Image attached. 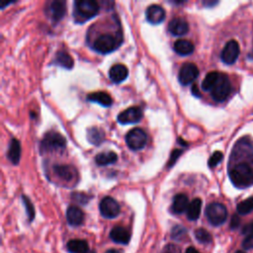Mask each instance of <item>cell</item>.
Masks as SVG:
<instances>
[{
	"mask_svg": "<svg viewBox=\"0 0 253 253\" xmlns=\"http://www.w3.org/2000/svg\"><path fill=\"white\" fill-rule=\"evenodd\" d=\"M229 178L236 188H248L253 185V169L247 162L237 163L229 170Z\"/></svg>",
	"mask_w": 253,
	"mask_h": 253,
	"instance_id": "1",
	"label": "cell"
},
{
	"mask_svg": "<svg viewBox=\"0 0 253 253\" xmlns=\"http://www.w3.org/2000/svg\"><path fill=\"white\" fill-rule=\"evenodd\" d=\"M99 4L94 0H77L74 2L75 17L77 21L83 22L88 20L99 12Z\"/></svg>",
	"mask_w": 253,
	"mask_h": 253,
	"instance_id": "2",
	"label": "cell"
},
{
	"mask_svg": "<svg viewBox=\"0 0 253 253\" xmlns=\"http://www.w3.org/2000/svg\"><path fill=\"white\" fill-rule=\"evenodd\" d=\"M66 140L64 136H62L59 132L56 131H48L46 132L40 145L41 152L44 151H52V150H58L65 147Z\"/></svg>",
	"mask_w": 253,
	"mask_h": 253,
	"instance_id": "3",
	"label": "cell"
},
{
	"mask_svg": "<svg viewBox=\"0 0 253 253\" xmlns=\"http://www.w3.org/2000/svg\"><path fill=\"white\" fill-rule=\"evenodd\" d=\"M206 216L209 222L214 226L222 224L227 217V210L220 203H211L206 208Z\"/></svg>",
	"mask_w": 253,
	"mask_h": 253,
	"instance_id": "4",
	"label": "cell"
},
{
	"mask_svg": "<svg viewBox=\"0 0 253 253\" xmlns=\"http://www.w3.org/2000/svg\"><path fill=\"white\" fill-rule=\"evenodd\" d=\"M231 91V84L227 75L219 73V77L214 84L213 88L211 90V95L215 102H223Z\"/></svg>",
	"mask_w": 253,
	"mask_h": 253,
	"instance_id": "5",
	"label": "cell"
},
{
	"mask_svg": "<svg viewBox=\"0 0 253 253\" xmlns=\"http://www.w3.org/2000/svg\"><path fill=\"white\" fill-rule=\"evenodd\" d=\"M146 133L139 127H134L130 129L126 135V142L127 146L132 150H139L143 148L146 144Z\"/></svg>",
	"mask_w": 253,
	"mask_h": 253,
	"instance_id": "6",
	"label": "cell"
},
{
	"mask_svg": "<svg viewBox=\"0 0 253 253\" xmlns=\"http://www.w3.org/2000/svg\"><path fill=\"white\" fill-rule=\"evenodd\" d=\"M99 210L101 214L106 218H114L116 217L121 211L119 203L112 197L106 196L104 197L99 205Z\"/></svg>",
	"mask_w": 253,
	"mask_h": 253,
	"instance_id": "7",
	"label": "cell"
},
{
	"mask_svg": "<svg viewBox=\"0 0 253 253\" xmlns=\"http://www.w3.org/2000/svg\"><path fill=\"white\" fill-rule=\"evenodd\" d=\"M117 46L116 39L110 34L100 35L94 42L93 47L99 53H109Z\"/></svg>",
	"mask_w": 253,
	"mask_h": 253,
	"instance_id": "8",
	"label": "cell"
},
{
	"mask_svg": "<svg viewBox=\"0 0 253 253\" xmlns=\"http://www.w3.org/2000/svg\"><path fill=\"white\" fill-rule=\"evenodd\" d=\"M199 76V69L193 62H185L178 73L179 82L182 85H189Z\"/></svg>",
	"mask_w": 253,
	"mask_h": 253,
	"instance_id": "9",
	"label": "cell"
},
{
	"mask_svg": "<svg viewBox=\"0 0 253 253\" xmlns=\"http://www.w3.org/2000/svg\"><path fill=\"white\" fill-rule=\"evenodd\" d=\"M55 175L62 181L71 183L76 182L78 179V173L75 167L67 164H56L53 166Z\"/></svg>",
	"mask_w": 253,
	"mask_h": 253,
	"instance_id": "10",
	"label": "cell"
},
{
	"mask_svg": "<svg viewBox=\"0 0 253 253\" xmlns=\"http://www.w3.org/2000/svg\"><path fill=\"white\" fill-rule=\"evenodd\" d=\"M239 52H240V48H239L238 42L234 40H230L225 43L220 53V58L224 63L232 64L236 61L239 55Z\"/></svg>",
	"mask_w": 253,
	"mask_h": 253,
	"instance_id": "11",
	"label": "cell"
},
{
	"mask_svg": "<svg viewBox=\"0 0 253 253\" xmlns=\"http://www.w3.org/2000/svg\"><path fill=\"white\" fill-rule=\"evenodd\" d=\"M142 118V111L139 107L133 106L129 107L118 115V122L126 125V124H135L138 123Z\"/></svg>",
	"mask_w": 253,
	"mask_h": 253,
	"instance_id": "12",
	"label": "cell"
},
{
	"mask_svg": "<svg viewBox=\"0 0 253 253\" xmlns=\"http://www.w3.org/2000/svg\"><path fill=\"white\" fill-rule=\"evenodd\" d=\"M145 17L150 24H159L164 20L165 11L162 6L158 4H152L146 8Z\"/></svg>",
	"mask_w": 253,
	"mask_h": 253,
	"instance_id": "13",
	"label": "cell"
},
{
	"mask_svg": "<svg viewBox=\"0 0 253 253\" xmlns=\"http://www.w3.org/2000/svg\"><path fill=\"white\" fill-rule=\"evenodd\" d=\"M66 12V5L64 1L54 0L48 4L47 14L55 22L61 20Z\"/></svg>",
	"mask_w": 253,
	"mask_h": 253,
	"instance_id": "14",
	"label": "cell"
},
{
	"mask_svg": "<svg viewBox=\"0 0 253 253\" xmlns=\"http://www.w3.org/2000/svg\"><path fill=\"white\" fill-rule=\"evenodd\" d=\"M168 31L173 36H183L189 31V25L185 19L176 17L170 20L168 24Z\"/></svg>",
	"mask_w": 253,
	"mask_h": 253,
	"instance_id": "15",
	"label": "cell"
},
{
	"mask_svg": "<svg viewBox=\"0 0 253 253\" xmlns=\"http://www.w3.org/2000/svg\"><path fill=\"white\" fill-rule=\"evenodd\" d=\"M66 219L70 225L78 226L82 224L84 220V213L78 207L69 206L66 210Z\"/></svg>",
	"mask_w": 253,
	"mask_h": 253,
	"instance_id": "16",
	"label": "cell"
},
{
	"mask_svg": "<svg viewBox=\"0 0 253 253\" xmlns=\"http://www.w3.org/2000/svg\"><path fill=\"white\" fill-rule=\"evenodd\" d=\"M110 238L120 244H127L130 239L129 231L123 226H114L110 232Z\"/></svg>",
	"mask_w": 253,
	"mask_h": 253,
	"instance_id": "17",
	"label": "cell"
},
{
	"mask_svg": "<svg viewBox=\"0 0 253 253\" xmlns=\"http://www.w3.org/2000/svg\"><path fill=\"white\" fill-rule=\"evenodd\" d=\"M128 74V70L126 65L122 63H116L111 66L109 70V76L110 79L115 83H120L124 81Z\"/></svg>",
	"mask_w": 253,
	"mask_h": 253,
	"instance_id": "18",
	"label": "cell"
},
{
	"mask_svg": "<svg viewBox=\"0 0 253 253\" xmlns=\"http://www.w3.org/2000/svg\"><path fill=\"white\" fill-rule=\"evenodd\" d=\"M189 204L190 203H189L187 195L183 194V193H179V194L175 195L173 198V202L171 205V211L177 214L182 213L185 211H187Z\"/></svg>",
	"mask_w": 253,
	"mask_h": 253,
	"instance_id": "19",
	"label": "cell"
},
{
	"mask_svg": "<svg viewBox=\"0 0 253 253\" xmlns=\"http://www.w3.org/2000/svg\"><path fill=\"white\" fill-rule=\"evenodd\" d=\"M87 100L98 103L104 107H110L113 104L112 97L107 92H104V91H97V92L90 93L87 96Z\"/></svg>",
	"mask_w": 253,
	"mask_h": 253,
	"instance_id": "20",
	"label": "cell"
},
{
	"mask_svg": "<svg viewBox=\"0 0 253 253\" xmlns=\"http://www.w3.org/2000/svg\"><path fill=\"white\" fill-rule=\"evenodd\" d=\"M173 48L180 55H189L194 51V44L189 40L179 39L174 42Z\"/></svg>",
	"mask_w": 253,
	"mask_h": 253,
	"instance_id": "21",
	"label": "cell"
},
{
	"mask_svg": "<svg viewBox=\"0 0 253 253\" xmlns=\"http://www.w3.org/2000/svg\"><path fill=\"white\" fill-rule=\"evenodd\" d=\"M21 156V145L17 138H12L8 147L7 157L13 164H18Z\"/></svg>",
	"mask_w": 253,
	"mask_h": 253,
	"instance_id": "22",
	"label": "cell"
},
{
	"mask_svg": "<svg viewBox=\"0 0 253 253\" xmlns=\"http://www.w3.org/2000/svg\"><path fill=\"white\" fill-rule=\"evenodd\" d=\"M202 209V200L199 198H196L192 200L188 206L187 209V217L190 220H196L199 218Z\"/></svg>",
	"mask_w": 253,
	"mask_h": 253,
	"instance_id": "23",
	"label": "cell"
},
{
	"mask_svg": "<svg viewBox=\"0 0 253 253\" xmlns=\"http://www.w3.org/2000/svg\"><path fill=\"white\" fill-rule=\"evenodd\" d=\"M66 247L70 253H84L89 250L87 241L83 239H71L67 242Z\"/></svg>",
	"mask_w": 253,
	"mask_h": 253,
	"instance_id": "24",
	"label": "cell"
},
{
	"mask_svg": "<svg viewBox=\"0 0 253 253\" xmlns=\"http://www.w3.org/2000/svg\"><path fill=\"white\" fill-rule=\"evenodd\" d=\"M54 60H55V64L60 65L67 69H70L73 66V59L65 50H58L55 53Z\"/></svg>",
	"mask_w": 253,
	"mask_h": 253,
	"instance_id": "25",
	"label": "cell"
},
{
	"mask_svg": "<svg viewBox=\"0 0 253 253\" xmlns=\"http://www.w3.org/2000/svg\"><path fill=\"white\" fill-rule=\"evenodd\" d=\"M118 160L117 153L114 151H108V152H102L95 156V161L98 165H108L113 164Z\"/></svg>",
	"mask_w": 253,
	"mask_h": 253,
	"instance_id": "26",
	"label": "cell"
},
{
	"mask_svg": "<svg viewBox=\"0 0 253 253\" xmlns=\"http://www.w3.org/2000/svg\"><path fill=\"white\" fill-rule=\"evenodd\" d=\"M87 137L92 144L98 145L104 139V131L96 126H92L87 130Z\"/></svg>",
	"mask_w": 253,
	"mask_h": 253,
	"instance_id": "27",
	"label": "cell"
},
{
	"mask_svg": "<svg viewBox=\"0 0 253 253\" xmlns=\"http://www.w3.org/2000/svg\"><path fill=\"white\" fill-rule=\"evenodd\" d=\"M219 77V73L216 72V71H211L209 72L206 77L204 78L203 82H202V88L205 90V91H211L214 84L216 83L217 79Z\"/></svg>",
	"mask_w": 253,
	"mask_h": 253,
	"instance_id": "28",
	"label": "cell"
},
{
	"mask_svg": "<svg viewBox=\"0 0 253 253\" xmlns=\"http://www.w3.org/2000/svg\"><path fill=\"white\" fill-rule=\"evenodd\" d=\"M237 212L239 214H247L253 211V197L248 198L237 205Z\"/></svg>",
	"mask_w": 253,
	"mask_h": 253,
	"instance_id": "29",
	"label": "cell"
},
{
	"mask_svg": "<svg viewBox=\"0 0 253 253\" xmlns=\"http://www.w3.org/2000/svg\"><path fill=\"white\" fill-rule=\"evenodd\" d=\"M195 237L201 243H210L211 241V235L205 228H198L195 230Z\"/></svg>",
	"mask_w": 253,
	"mask_h": 253,
	"instance_id": "30",
	"label": "cell"
},
{
	"mask_svg": "<svg viewBox=\"0 0 253 253\" xmlns=\"http://www.w3.org/2000/svg\"><path fill=\"white\" fill-rule=\"evenodd\" d=\"M187 235V230L182 225H175L171 231V238L174 240H183Z\"/></svg>",
	"mask_w": 253,
	"mask_h": 253,
	"instance_id": "31",
	"label": "cell"
},
{
	"mask_svg": "<svg viewBox=\"0 0 253 253\" xmlns=\"http://www.w3.org/2000/svg\"><path fill=\"white\" fill-rule=\"evenodd\" d=\"M22 200H23V203H24V206H25V209H26V211H27V214H28V217H29V220L32 221L35 217V209H34V206L32 204V202L28 199L27 196H22Z\"/></svg>",
	"mask_w": 253,
	"mask_h": 253,
	"instance_id": "32",
	"label": "cell"
},
{
	"mask_svg": "<svg viewBox=\"0 0 253 253\" xmlns=\"http://www.w3.org/2000/svg\"><path fill=\"white\" fill-rule=\"evenodd\" d=\"M222 158H223L222 152H220V151H214V152L211 155L208 164H209V166H210L211 168L215 167V166L222 160Z\"/></svg>",
	"mask_w": 253,
	"mask_h": 253,
	"instance_id": "33",
	"label": "cell"
},
{
	"mask_svg": "<svg viewBox=\"0 0 253 253\" xmlns=\"http://www.w3.org/2000/svg\"><path fill=\"white\" fill-rule=\"evenodd\" d=\"M72 199L79 204H86V203H88V200H89L87 195L82 194V193H73Z\"/></svg>",
	"mask_w": 253,
	"mask_h": 253,
	"instance_id": "34",
	"label": "cell"
},
{
	"mask_svg": "<svg viewBox=\"0 0 253 253\" xmlns=\"http://www.w3.org/2000/svg\"><path fill=\"white\" fill-rule=\"evenodd\" d=\"M161 253H181V249L178 245L169 243L163 248Z\"/></svg>",
	"mask_w": 253,
	"mask_h": 253,
	"instance_id": "35",
	"label": "cell"
},
{
	"mask_svg": "<svg viewBox=\"0 0 253 253\" xmlns=\"http://www.w3.org/2000/svg\"><path fill=\"white\" fill-rule=\"evenodd\" d=\"M181 153H182L181 149H173V151H172V153L170 155V159H169V161L167 163V166L168 167H172V165L176 162L177 158L180 156Z\"/></svg>",
	"mask_w": 253,
	"mask_h": 253,
	"instance_id": "36",
	"label": "cell"
},
{
	"mask_svg": "<svg viewBox=\"0 0 253 253\" xmlns=\"http://www.w3.org/2000/svg\"><path fill=\"white\" fill-rule=\"evenodd\" d=\"M242 248L246 249V250L253 248V234H248L244 238V240L242 242Z\"/></svg>",
	"mask_w": 253,
	"mask_h": 253,
	"instance_id": "37",
	"label": "cell"
},
{
	"mask_svg": "<svg viewBox=\"0 0 253 253\" xmlns=\"http://www.w3.org/2000/svg\"><path fill=\"white\" fill-rule=\"evenodd\" d=\"M240 224V219L238 217V215L234 214L232 217H231V221H230V227L231 228H237Z\"/></svg>",
	"mask_w": 253,
	"mask_h": 253,
	"instance_id": "38",
	"label": "cell"
},
{
	"mask_svg": "<svg viewBox=\"0 0 253 253\" xmlns=\"http://www.w3.org/2000/svg\"><path fill=\"white\" fill-rule=\"evenodd\" d=\"M243 233H247V234H253V221L251 223L246 224L243 229H242Z\"/></svg>",
	"mask_w": 253,
	"mask_h": 253,
	"instance_id": "39",
	"label": "cell"
},
{
	"mask_svg": "<svg viewBox=\"0 0 253 253\" xmlns=\"http://www.w3.org/2000/svg\"><path fill=\"white\" fill-rule=\"evenodd\" d=\"M192 93H193L195 96H197V97H200V96H201L197 85H193V86H192Z\"/></svg>",
	"mask_w": 253,
	"mask_h": 253,
	"instance_id": "40",
	"label": "cell"
},
{
	"mask_svg": "<svg viewBox=\"0 0 253 253\" xmlns=\"http://www.w3.org/2000/svg\"><path fill=\"white\" fill-rule=\"evenodd\" d=\"M185 253H200V252H199L195 247L191 246V247H188V248L186 249Z\"/></svg>",
	"mask_w": 253,
	"mask_h": 253,
	"instance_id": "41",
	"label": "cell"
},
{
	"mask_svg": "<svg viewBox=\"0 0 253 253\" xmlns=\"http://www.w3.org/2000/svg\"><path fill=\"white\" fill-rule=\"evenodd\" d=\"M105 253H121V252H119L116 249H110V250H107Z\"/></svg>",
	"mask_w": 253,
	"mask_h": 253,
	"instance_id": "42",
	"label": "cell"
},
{
	"mask_svg": "<svg viewBox=\"0 0 253 253\" xmlns=\"http://www.w3.org/2000/svg\"><path fill=\"white\" fill-rule=\"evenodd\" d=\"M84 253H96V251L93 250V249H89V250H87V251L84 252Z\"/></svg>",
	"mask_w": 253,
	"mask_h": 253,
	"instance_id": "43",
	"label": "cell"
},
{
	"mask_svg": "<svg viewBox=\"0 0 253 253\" xmlns=\"http://www.w3.org/2000/svg\"><path fill=\"white\" fill-rule=\"evenodd\" d=\"M248 57H249V58H251V59H253V50H252L251 52H249V53H248Z\"/></svg>",
	"mask_w": 253,
	"mask_h": 253,
	"instance_id": "44",
	"label": "cell"
},
{
	"mask_svg": "<svg viewBox=\"0 0 253 253\" xmlns=\"http://www.w3.org/2000/svg\"><path fill=\"white\" fill-rule=\"evenodd\" d=\"M235 253H244V252H242V251H241V250H239V251H236V252H235Z\"/></svg>",
	"mask_w": 253,
	"mask_h": 253,
	"instance_id": "45",
	"label": "cell"
}]
</instances>
